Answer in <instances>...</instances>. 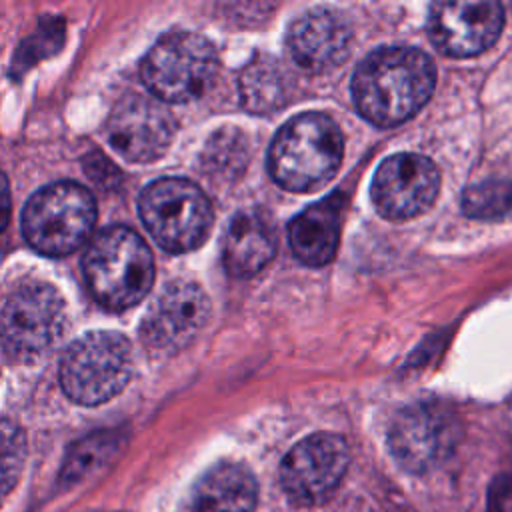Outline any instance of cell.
<instances>
[{"mask_svg":"<svg viewBox=\"0 0 512 512\" xmlns=\"http://www.w3.org/2000/svg\"><path fill=\"white\" fill-rule=\"evenodd\" d=\"M488 512H512V474H504L492 484Z\"/></svg>","mask_w":512,"mask_h":512,"instance_id":"cell-24","label":"cell"},{"mask_svg":"<svg viewBox=\"0 0 512 512\" xmlns=\"http://www.w3.org/2000/svg\"><path fill=\"white\" fill-rule=\"evenodd\" d=\"M258 500L254 474L236 462L210 468L194 486L192 512H252Z\"/></svg>","mask_w":512,"mask_h":512,"instance_id":"cell-18","label":"cell"},{"mask_svg":"<svg viewBox=\"0 0 512 512\" xmlns=\"http://www.w3.org/2000/svg\"><path fill=\"white\" fill-rule=\"evenodd\" d=\"M208 314L210 302L198 284L188 280L170 282L142 320V340L154 350L176 352L200 332Z\"/></svg>","mask_w":512,"mask_h":512,"instance_id":"cell-13","label":"cell"},{"mask_svg":"<svg viewBox=\"0 0 512 512\" xmlns=\"http://www.w3.org/2000/svg\"><path fill=\"white\" fill-rule=\"evenodd\" d=\"M110 144L132 162H150L166 152L174 136L168 108L152 96L122 98L108 118Z\"/></svg>","mask_w":512,"mask_h":512,"instance_id":"cell-14","label":"cell"},{"mask_svg":"<svg viewBox=\"0 0 512 512\" xmlns=\"http://www.w3.org/2000/svg\"><path fill=\"white\" fill-rule=\"evenodd\" d=\"M26 460V436L10 420H0V500L14 488Z\"/></svg>","mask_w":512,"mask_h":512,"instance_id":"cell-22","label":"cell"},{"mask_svg":"<svg viewBox=\"0 0 512 512\" xmlns=\"http://www.w3.org/2000/svg\"><path fill=\"white\" fill-rule=\"evenodd\" d=\"M342 134L334 120L308 112L290 118L274 136L268 170L276 184L292 192L322 186L340 166Z\"/></svg>","mask_w":512,"mask_h":512,"instance_id":"cell-3","label":"cell"},{"mask_svg":"<svg viewBox=\"0 0 512 512\" xmlns=\"http://www.w3.org/2000/svg\"><path fill=\"white\" fill-rule=\"evenodd\" d=\"M460 440V422L452 410L436 402H418L394 418L388 434L396 462L414 474L442 464Z\"/></svg>","mask_w":512,"mask_h":512,"instance_id":"cell-8","label":"cell"},{"mask_svg":"<svg viewBox=\"0 0 512 512\" xmlns=\"http://www.w3.org/2000/svg\"><path fill=\"white\" fill-rule=\"evenodd\" d=\"M438 188L440 174L430 158L400 152L378 166L372 180V200L384 218L408 220L436 200Z\"/></svg>","mask_w":512,"mask_h":512,"instance_id":"cell-12","label":"cell"},{"mask_svg":"<svg viewBox=\"0 0 512 512\" xmlns=\"http://www.w3.org/2000/svg\"><path fill=\"white\" fill-rule=\"evenodd\" d=\"M204 168L216 176L238 174L246 164L244 138L236 130H220L210 138L204 150Z\"/></svg>","mask_w":512,"mask_h":512,"instance_id":"cell-21","label":"cell"},{"mask_svg":"<svg viewBox=\"0 0 512 512\" xmlns=\"http://www.w3.org/2000/svg\"><path fill=\"white\" fill-rule=\"evenodd\" d=\"M132 376V348L118 332H90L68 346L60 382L68 398L84 406L120 394Z\"/></svg>","mask_w":512,"mask_h":512,"instance_id":"cell-6","label":"cell"},{"mask_svg":"<svg viewBox=\"0 0 512 512\" xmlns=\"http://www.w3.org/2000/svg\"><path fill=\"white\" fill-rule=\"evenodd\" d=\"M436 70L416 48L386 46L368 54L352 76L356 110L376 126H394L414 116L430 98Z\"/></svg>","mask_w":512,"mask_h":512,"instance_id":"cell-1","label":"cell"},{"mask_svg":"<svg viewBox=\"0 0 512 512\" xmlns=\"http://www.w3.org/2000/svg\"><path fill=\"white\" fill-rule=\"evenodd\" d=\"M276 252L272 224L256 212L236 214L222 236V260L232 276L246 278L260 272Z\"/></svg>","mask_w":512,"mask_h":512,"instance_id":"cell-17","label":"cell"},{"mask_svg":"<svg viewBox=\"0 0 512 512\" xmlns=\"http://www.w3.org/2000/svg\"><path fill=\"white\" fill-rule=\"evenodd\" d=\"M212 44L194 32L162 36L142 62V80L160 102H188L210 86L216 74Z\"/></svg>","mask_w":512,"mask_h":512,"instance_id":"cell-7","label":"cell"},{"mask_svg":"<svg viewBox=\"0 0 512 512\" xmlns=\"http://www.w3.org/2000/svg\"><path fill=\"white\" fill-rule=\"evenodd\" d=\"M92 296L110 310L138 304L154 282V260L148 244L126 226L96 234L82 260Z\"/></svg>","mask_w":512,"mask_h":512,"instance_id":"cell-2","label":"cell"},{"mask_svg":"<svg viewBox=\"0 0 512 512\" xmlns=\"http://www.w3.org/2000/svg\"><path fill=\"white\" fill-rule=\"evenodd\" d=\"M504 26V10L490 0L436 2L428 14L432 44L446 56L468 58L490 48Z\"/></svg>","mask_w":512,"mask_h":512,"instance_id":"cell-11","label":"cell"},{"mask_svg":"<svg viewBox=\"0 0 512 512\" xmlns=\"http://www.w3.org/2000/svg\"><path fill=\"white\" fill-rule=\"evenodd\" d=\"M66 308L62 296L48 284H28L16 290L0 314V340L8 354L30 360L46 352L62 334Z\"/></svg>","mask_w":512,"mask_h":512,"instance_id":"cell-9","label":"cell"},{"mask_svg":"<svg viewBox=\"0 0 512 512\" xmlns=\"http://www.w3.org/2000/svg\"><path fill=\"white\" fill-rule=\"evenodd\" d=\"M346 18L330 8H314L298 16L286 34L292 60L310 72H326L338 66L350 48Z\"/></svg>","mask_w":512,"mask_h":512,"instance_id":"cell-15","label":"cell"},{"mask_svg":"<svg viewBox=\"0 0 512 512\" xmlns=\"http://www.w3.org/2000/svg\"><path fill=\"white\" fill-rule=\"evenodd\" d=\"M94 224V198L76 182H56L38 190L22 214L24 238L48 256H64L80 248Z\"/></svg>","mask_w":512,"mask_h":512,"instance_id":"cell-4","label":"cell"},{"mask_svg":"<svg viewBox=\"0 0 512 512\" xmlns=\"http://www.w3.org/2000/svg\"><path fill=\"white\" fill-rule=\"evenodd\" d=\"M342 194L326 196L302 210L288 226L292 252L306 266H324L332 260L340 240Z\"/></svg>","mask_w":512,"mask_h":512,"instance_id":"cell-16","label":"cell"},{"mask_svg":"<svg viewBox=\"0 0 512 512\" xmlns=\"http://www.w3.org/2000/svg\"><path fill=\"white\" fill-rule=\"evenodd\" d=\"M242 104L254 114H270L286 100V80L280 64L268 56L252 60L240 76Z\"/></svg>","mask_w":512,"mask_h":512,"instance_id":"cell-19","label":"cell"},{"mask_svg":"<svg viewBox=\"0 0 512 512\" xmlns=\"http://www.w3.org/2000/svg\"><path fill=\"white\" fill-rule=\"evenodd\" d=\"M10 208H12V198H10V186L6 176L0 172V230L6 228L8 218H10Z\"/></svg>","mask_w":512,"mask_h":512,"instance_id":"cell-25","label":"cell"},{"mask_svg":"<svg viewBox=\"0 0 512 512\" xmlns=\"http://www.w3.org/2000/svg\"><path fill=\"white\" fill-rule=\"evenodd\" d=\"M348 462L346 440L318 432L288 450L280 464V484L294 504H318L340 484Z\"/></svg>","mask_w":512,"mask_h":512,"instance_id":"cell-10","label":"cell"},{"mask_svg":"<svg viewBox=\"0 0 512 512\" xmlns=\"http://www.w3.org/2000/svg\"><path fill=\"white\" fill-rule=\"evenodd\" d=\"M462 208L466 216L478 220H496L512 212V182L482 180L464 190Z\"/></svg>","mask_w":512,"mask_h":512,"instance_id":"cell-20","label":"cell"},{"mask_svg":"<svg viewBox=\"0 0 512 512\" xmlns=\"http://www.w3.org/2000/svg\"><path fill=\"white\" fill-rule=\"evenodd\" d=\"M110 448H112V438H100V436H98V438L86 440V442L80 444V446L76 448V452L72 454L68 472H70V470H72V472L84 470V466H88V462H92V466H94V462H98V460H94V456L100 458V460H104V458L110 454Z\"/></svg>","mask_w":512,"mask_h":512,"instance_id":"cell-23","label":"cell"},{"mask_svg":"<svg viewBox=\"0 0 512 512\" xmlns=\"http://www.w3.org/2000/svg\"><path fill=\"white\" fill-rule=\"evenodd\" d=\"M150 236L168 252H190L210 232L212 208L206 194L186 178H160L138 200Z\"/></svg>","mask_w":512,"mask_h":512,"instance_id":"cell-5","label":"cell"}]
</instances>
